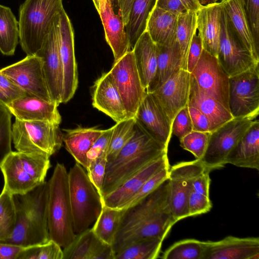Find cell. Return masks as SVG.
Instances as JSON below:
<instances>
[{
	"instance_id": "obj_11",
	"label": "cell",
	"mask_w": 259,
	"mask_h": 259,
	"mask_svg": "<svg viewBox=\"0 0 259 259\" xmlns=\"http://www.w3.org/2000/svg\"><path fill=\"white\" fill-rule=\"evenodd\" d=\"M253 120L233 118L210 132L205 152L200 160L204 165L210 171L223 167L228 154Z\"/></svg>"
},
{
	"instance_id": "obj_41",
	"label": "cell",
	"mask_w": 259,
	"mask_h": 259,
	"mask_svg": "<svg viewBox=\"0 0 259 259\" xmlns=\"http://www.w3.org/2000/svg\"><path fill=\"white\" fill-rule=\"evenodd\" d=\"M16 222V212L13 195L3 188L0 194V242L11 237Z\"/></svg>"
},
{
	"instance_id": "obj_31",
	"label": "cell",
	"mask_w": 259,
	"mask_h": 259,
	"mask_svg": "<svg viewBox=\"0 0 259 259\" xmlns=\"http://www.w3.org/2000/svg\"><path fill=\"white\" fill-rule=\"evenodd\" d=\"M132 50L141 81L146 91L154 77L156 70V45L145 30L139 38Z\"/></svg>"
},
{
	"instance_id": "obj_52",
	"label": "cell",
	"mask_w": 259,
	"mask_h": 259,
	"mask_svg": "<svg viewBox=\"0 0 259 259\" xmlns=\"http://www.w3.org/2000/svg\"><path fill=\"white\" fill-rule=\"evenodd\" d=\"M203 49L202 40L195 34L192 39L187 58L186 70L191 73L197 63Z\"/></svg>"
},
{
	"instance_id": "obj_22",
	"label": "cell",
	"mask_w": 259,
	"mask_h": 259,
	"mask_svg": "<svg viewBox=\"0 0 259 259\" xmlns=\"http://www.w3.org/2000/svg\"><path fill=\"white\" fill-rule=\"evenodd\" d=\"M92 105L116 123L128 118L121 96L109 72L103 73L95 82Z\"/></svg>"
},
{
	"instance_id": "obj_15",
	"label": "cell",
	"mask_w": 259,
	"mask_h": 259,
	"mask_svg": "<svg viewBox=\"0 0 259 259\" xmlns=\"http://www.w3.org/2000/svg\"><path fill=\"white\" fill-rule=\"evenodd\" d=\"M217 58L221 66L229 77L258 66L259 63L239 42L229 27L223 9Z\"/></svg>"
},
{
	"instance_id": "obj_51",
	"label": "cell",
	"mask_w": 259,
	"mask_h": 259,
	"mask_svg": "<svg viewBox=\"0 0 259 259\" xmlns=\"http://www.w3.org/2000/svg\"><path fill=\"white\" fill-rule=\"evenodd\" d=\"M211 207L212 203L209 196L191 191L188 200L190 217L207 213Z\"/></svg>"
},
{
	"instance_id": "obj_38",
	"label": "cell",
	"mask_w": 259,
	"mask_h": 259,
	"mask_svg": "<svg viewBox=\"0 0 259 259\" xmlns=\"http://www.w3.org/2000/svg\"><path fill=\"white\" fill-rule=\"evenodd\" d=\"M196 30L197 12L186 11L179 15L176 40L181 50L182 69L185 70L189 48Z\"/></svg>"
},
{
	"instance_id": "obj_18",
	"label": "cell",
	"mask_w": 259,
	"mask_h": 259,
	"mask_svg": "<svg viewBox=\"0 0 259 259\" xmlns=\"http://www.w3.org/2000/svg\"><path fill=\"white\" fill-rule=\"evenodd\" d=\"M136 123L157 142L168 148L171 123L151 93H146L135 116Z\"/></svg>"
},
{
	"instance_id": "obj_48",
	"label": "cell",
	"mask_w": 259,
	"mask_h": 259,
	"mask_svg": "<svg viewBox=\"0 0 259 259\" xmlns=\"http://www.w3.org/2000/svg\"><path fill=\"white\" fill-rule=\"evenodd\" d=\"M193 131L188 105L181 109L175 116L171 124V134L180 139Z\"/></svg>"
},
{
	"instance_id": "obj_1",
	"label": "cell",
	"mask_w": 259,
	"mask_h": 259,
	"mask_svg": "<svg viewBox=\"0 0 259 259\" xmlns=\"http://www.w3.org/2000/svg\"><path fill=\"white\" fill-rule=\"evenodd\" d=\"M168 189L167 179L139 202L125 209L112 245L115 254L140 239H165L177 223L168 206Z\"/></svg>"
},
{
	"instance_id": "obj_34",
	"label": "cell",
	"mask_w": 259,
	"mask_h": 259,
	"mask_svg": "<svg viewBox=\"0 0 259 259\" xmlns=\"http://www.w3.org/2000/svg\"><path fill=\"white\" fill-rule=\"evenodd\" d=\"M125 209L103 206L92 229L102 241L112 246Z\"/></svg>"
},
{
	"instance_id": "obj_4",
	"label": "cell",
	"mask_w": 259,
	"mask_h": 259,
	"mask_svg": "<svg viewBox=\"0 0 259 259\" xmlns=\"http://www.w3.org/2000/svg\"><path fill=\"white\" fill-rule=\"evenodd\" d=\"M48 182V224L50 239L64 248L73 241L76 234L69 198L68 171L63 164H56Z\"/></svg>"
},
{
	"instance_id": "obj_58",
	"label": "cell",
	"mask_w": 259,
	"mask_h": 259,
	"mask_svg": "<svg viewBox=\"0 0 259 259\" xmlns=\"http://www.w3.org/2000/svg\"><path fill=\"white\" fill-rule=\"evenodd\" d=\"M98 13L99 11L100 0H92Z\"/></svg>"
},
{
	"instance_id": "obj_60",
	"label": "cell",
	"mask_w": 259,
	"mask_h": 259,
	"mask_svg": "<svg viewBox=\"0 0 259 259\" xmlns=\"http://www.w3.org/2000/svg\"><path fill=\"white\" fill-rule=\"evenodd\" d=\"M111 3H112V5L113 7V8L114 9L115 8V1L116 0H110Z\"/></svg>"
},
{
	"instance_id": "obj_54",
	"label": "cell",
	"mask_w": 259,
	"mask_h": 259,
	"mask_svg": "<svg viewBox=\"0 0 259 259\" xmlns=\"http://www.w3.org/2000/svg\"><path fill=\"white\" fill-rule=\"evenodd\" d=\"M155 7L178 15L187 11L180 0H156Z\"/></svg>"
},
{
	"instance_id": "obj_39",
	"label": "cell",
	"mask_w": 259,
	"mask_h": 259,
	"mask_svg": "<svg viewBox=\"0 0 259 259\" xmlns=\"http://www.w3.org/2000/svg\"><path fill=\"white\" fill-rule=\"evenodd\" d=\"M136 130L135 118H130L116 122L113 131L107 153V162L114 158L134 135Z\"/></svg>"
},
{
	"instance_id": "obj_53",
	"label": "cell",
	"mask_w": 259,
	"mask_h": 259,
	"mask_svg": "<svg viewBox=\"0 0 259 259\" xmlns=\"http://www.w3.org/2000/svg\"><path fill=\"white\" fill-rule=\"evenodd\" d=\"M191 119L193 131L202 132H211V126L208 117L197 108L188 106Z\"/></svg>"
},
{
	"instance_id": "obj_35",
	"label": "cell",
	"mask_w": 259,
	"mask_h": 259,
	"mask_svg": "<svg viewBox=\"0 0 259 259\" xmlns=\"http://www.w3.org/2000/svg\"><path fill=\"white\" fill-rule=\"evenodd\" d=\"M19 41L18 21L9 7L0 5V52L14 55Z\"/></svg>"
},
{
	"instance_id": "obj_43",
	"label": "cell",
	"mask_w": 259,
	"mask_h": 259,
	"mask_svg": "<svg viewBox=\"0 0 259 259\" xmlns=\"http://www.w3.org/2000/svg\"><path fill=\"white\" fill-rule=\"evenodd\" d=\"M11 118L8 108L0 103V165L12 151Z\"/></svg>"
},
{
	"instance_id": "obj_19",
	"label": "cell",
	"mask_w": 259,
	"mask_h": 259,
	"mask_svg": "<svg viewBox=\"0 0 259 259\" xmlns=\"http://www.w3.org/2000/svg\"><path fill=\"white\" fill-rule=\"evenodd\" d=\"M191 73L181 69L151 93L168 117L172 120L183 108L188 105Z\"/></svg>"
},
{
	"instance_id": "obj_7",
	"label": "cell",
	"mask_w": 259,
	"mask_h": 259,
	"mask_svg": "<svg viewBox=\"0 0 259 259\" xmlns=\"http://www.w3.org/2000/svg\"><path fill=\"white\" fill-rule=\"evenodd\" d=\"M73 228L80 233L94 223L103 207L102 198L84 168L76 162L68 172Z\"/></svg>"
},
{
	"instance_id": "obj_44",
	"label": "cell",
	"mask_w": 259,
	"mask_h": 259,
	"mask_svg": "<svg viewBox=\"0 0 259 259\" xmlns=\"http://www.w3.org/2000/svg\"><path fill=\"white\" fill-rule=\"evenodd\" d=\"M210 133L192 131L180 139L181 147L200 160L207 146Z\"/></svg>"
},
{
	"instance_id": "obj_9",
	"label": "cell",
	"mask_w": 259,
	"mask_h": 259,
	"mask_svg": "<svg viewBox=\"0 0 259 259\" xmlns=\"http://www.w3.org/2000/svg\"><path fill=\"white\" fill-rule=\"evenodd\" d=\"M207 169L198 159L181 162L169 167L168 206L177 222L190 217L188 200L192 182Z\"/></svg>"
},
{
	"instance_id": "obj_36",
	"label": "cell",
	"mask_w": 259,
	"mask_h": 259,
	"mask_svg": "<svg viewBox=\"0 0 259 259\" xmlns=\"http://www.w3.org/2000/svg\"><path fill=\"white\" fill-rule=\"evenodd\" d=\"M156 0H134L130 18L125 26L132 50L146 30L149 15L155 7Z\"/></svg>"
},
{
	"instance_id": "obj_21",
	"label": "cell",
	"mask_w": 259,
	"mask_h": 259,
	"mask_svg": "<svg viewBox=\"0 0 259 259\" xmlns=\"http://www.w3.org/2000/svg\"><path fill=\"white\" fill-rule=\"evenodd\" d=\"M203 259H258L259 238L228 236L217 241H205Z\"/></svg>"
},
{
	"instance_id": "obj_27",
	"label": "cell",
	"mask_w": 259,
	"mask_h": 259,
	"mask_svg": "<svg viewBox=\"0 0 259 259\" xmlns=\"http://www.w3.org/2000/svg\"><path fill=\"white\" fill-rule=\"evenodd\" d=\"M228 23L240 44L259 62L256 45L245 13L242 0H221Z\"/></svg>"
},
{
	"instance_id": "obj_45",
	"label": "cell",
	"mask_w": 259,
	"mask_h": 259,
	"mask_svg": "<svg viewBox=\"0 0 259 259\" xmlns=\"http://www.w3.org/2000/svg\"><path fill=\"white\" fill-rule=\"evenodd\" d=\"M170 166L160 170L149 179L138 191L120 209L131 207L144 199L168 179Z\"/></svg>"
},
{
	"instance_id": "obj_6",
	"label": "cell",
	"mask_w": 259,
	"mask_h": 259,
	"mask_svg": "<svg viewBox=\"0 0 259 259\" xmlns=\"http://www.w3.org/2000/svg\"><path fill=\"white\" fill-rule=\"evenodd\" d=\"M45 154L12 151L0 165L3 188L14 195L26 194L45 182L51 166Z\"/></svg>"
},
{
	"instance_id": "obj_57",
	"label": "cell",
	"mask_w": 259,
	"mask_h": 259,
	"mask_svg": "<svg viewBox=\"0 0 259 259\" xmlns=\"http://www.w3.org/2000/svg\"><path fill=\"white\" fill-rule=\"evenodd\" d=\"M187 11L197 12L203 6L200 0H180Z\"/></svg>"
},
{
	"instance_id": "obj_28",
	"label": "cell",
	"mask_w": 259,
	"mask_h": 259,
	"mask_svg": "<svg viewBox=\"0 0 259 259\" xmlns=\"http://www.w3.org/2000/svg\"><path fill=\"white\" fill-rule=\"evenodd\" d=\"M226 164L259 169V121L254 120L228 154Z\"/></svg>"
},
{
	"instance_id": "obj_12",
	"label": "cell",
	"mask_w": 259,
	"mask_h": 259,
	"mask_svg": "<svg viewBox=\"0 0 259 259\" xmlns=\"http://www.w3.org/2000/svg\"><path fill=\"white\" fill-rule=\"evenodd\" d=\"M109 72L121 96L128 118H135L147 92L141 81L133 50L114 61Z\"/></svg>"
},
{
	"instance_id": "obj_47",
	"label": "cell",
	"mask_w": 259,
	"mask_h": 259,
	"mask_svg": "<svg viewBox=\"0 0 259 259\" xmlns=\"http://www.w3.org/2000/svg\"><path fill=\"white\" fill-rule=\"evenodd\" d=\"M27 95L21 89L0 71V103L6 107Z\"/></svg>"
},
{
	"instance_id": "obj_59",
	"label": "cell",
	"mask_w": 259,
	"mask_h": 259,
	"mask_svg": "<svg viewBox=\"0 0 259 259\" xmlns=\"http://www.w3.org/2000/svg\"><path fill=\"white\" fill-rule=\"evenodd\" d=\"M201 4H208L209 3H216L219 0H200Z\"/></svg>"
},
{
	"instance_id": "obj_3",
	"label": "cell",
	"mask_w": 259,
	"mask_h": 259,
	"mask_svg": "<svg viewBox=\"0 0 259 259\" xmlns=\"http://www.w3.org/2000/svg\"><path fill=\"white\" fill-rule=\"evenodd\" d=\"M165 153H167V148L153 139L136 123L133 137L114 158L107 162L102 198L149 162Z\"/></svg>"
},
{
	"instance_id": "obj_2",
	"label": "cell",
	"mask_w": 259,
	"mask_h": 259,
	"mask_svg": "<svg viewBox=\"0 0 259 259\" xmlns=\"http://www.w3.org/2000/svg\"><path fill=\"white\" fill-rule=\"evenodd\" d=\"M49 185L45 182L23 195H13L16 222L11 237L2 242L27 247L48 242Z\"/></svg>"
},
{
	"instance_id": "obj_29",
	"label": "cell",
	"mask_w": 259,
	"mask_h": 259,
	"mask_svg": "<svg viewBox=\"0 0 259 259\" xmlns=\"http://www.w3.org/2000/svg\"><path fill=\"white\" fill-rule=\"evenodd\" d=\"M188 106L197 108L208 117L211 132L233 118L228 109L199 88L191 74Z\"/></svg>"
},
{
	"instance_id": "obj_26",
	"label": "cell",
	"mask_w": 259,
	"mask_h": 259,
	"mask_svg": "<svg viewBox=\"0 0 259 259\" xmlns=\"http://www.w3.org/2000/svg\"><path fill=\"white\" fill-rule=\"evenodd\" d=\"M222 11V4L220 2L203 5L197 12V29L203 49L216 57L219 46Z\"/></svg>"
},
{
	"instance_id": "obj_5",
	"label": "cell",
	"mask_w": 259,
	"mask_h": 259,
	"mask_svg": "<svg viewBox=\"0 0 259 259\" xmlns=\"http://www.w3.org/2000/svg\"><path fill=\"white\" fill-rule=\"evenodd\" d=\"M64 10L63 0H25L19 10V43L27 55L40 49L56 16Z\"/></svg>"
},
{
	"instance_id": "obj_32",
	"label": "cell",
	"mask_w": 259,
	"mask_h": 259,
	"mask_svg": "<svg viewBox=\"0 0 259 259\" xmlns=\"http://www.w3.org/2000/svg\"><path fill=\"white\" fill-rule=\"evenodd\" d=\"M63 142L66 149L76 162L85 169L88 166L87 154L104 130L96 127L78 126L74 129L63 130Z\"/></svg>"
},
{
	"instance_id": "obj_56",
	"label": "cell",
	"mask_w": 259,
	"mask_h": 259,
	"mask_svg": "<svg viewBox=\"0 0 259 259\" xmlns=\"http://www.w3.org/2000/svg\"><path fill=\"white\" fill-rule=\"evenodd\" d=\"M134 1L116 0L115 1V8L116 9V14L121 18L125 26L129 20Z\"/></svg>"
},
{
	"instance_id": "obj_42",
	"label": "cell",
	"mask_w": 259,
	"mask_h": 259,
	"mask_svg": "<svg viewBox=\"0 0 259 259\" xmlns=\"http://www.w3.org/2000/svg\"><path fill=\"white\" fill-rule=\"evenodd\" d=\"M62 248L55 241L24 247L18 259H63Z\"/></svg>"
},
{
	"instance_id": "obj_49",
	"label": "cell",
	"mask_w": 259,
	"mask_h": 259,
	"mask_svg": "<svg viewBox=\"0 0 259 259\" xmlns=\"http://www.w3.org/2000/svg\"><path fill=\"white\" fill-rule=\"evenodd\" d=\"M255 43L259 48V0H242Z\"/></svg>"
},
{
	"instance_id": "obj_17",
	"label": "cell",
	"mask_w": 259,
	"mask_h": 259,
	"mask_svg": "<svg viewBox=\"0 0 259 259\" xmlns=\"http://www.w3.org/2000/svg\"><path fill=\"white\" fill-rule=\"evenodd\" d=\"M59 14L55 18L40 49L35 54L42 62V69L53 102L62 103L63 75L58 41Z\"/></svg>"
},
{
	"instance_id": "obj_20",
	"label": "cell",
	"mask_w": 259,
	"mask_h": 259,
	"mask_svg": "<svg viewBox=\"0 0 259 259\" xmlns=\"http://www.w3.org/2000/svg\"><path fill=\"white\" fill-rule=\"evenodd\" d=\"M165 153L149 162L122 185L102 198L103 206L121 208L152 176L163 168L169 166Z\"/></svg>"
},
{
	"instance_id": "obj_16",
	"label": "cell",
	"mask_w": 259,
	"mask_h": 259,
	"mask_svg": "<svg viewBox=\"0 0 259 259\" xmlns=\"http://www.w3.org/2000/svg\"><path fill=\"white\" fill-rule=\"evenodd\" d=\"M191 74L201 90L217 100L229 110L230 77L223 69L216 57L203 49Z\"/></svg>"
},
{
	"instance_id": "obj_23",
	"label": "cell",
	"mask_w": 259,
	"mask_h": 259,
	"mask_svg": "<svg viewBox=\"0 0 259 259\" xmlns=\"http://www.w3.org/2000/svg\"><path fill=\"white\" fill-rule=\"evenodd\" d=\"M98 14L101 18L107 44L112 51L114 61L131 50L125 26L121 18L115 12L110 0H100Z\"/></svg>"
},
{
	"instance_id": "obj_10",
	"label": "cell",
	"mask_w": 259,
	"mask_h": 259,
	"mask_svg": "<svg viewBox=\"0 0 259 259\" xmlns=\"http://www.w3.org/2000/svg\"><path fill=\"white\" fill-rule=\"evenodd\" d=\"M228 104L233 118L254 119L258 115V65L229 77Z\"/></svg>"
},
{
	"instance_id": "obj_50",
	"label": "cell",
	"mask_w": 259,
	"mask_h": 259,
	"mask_svg": "<svg viewBox=\"0 0 259 259\" xmlns=\"http://www.w3.org/2000/svg\"><path fill=\"white\" fill-rule=\"evenodd\" d=\"M112 131L113 126L108 129L104 130L102 134L94 142L87 154L88 164L100 156L103 155H107Z\"/></svg>"
},
{
	"instance_id": "obj_25",
	"label": "cell",
	"mask_w": 259,
	"mask_h": 259,
	"mask_svg": "<svg viewBox=\"0 0 259 259\" xmlns=\"http://www.w3.org/2000/svg\"><path fill=\"white\" fill-rule=\"evenodd\" d=\"M63 252V259H115L112 246L100 240L91 228L76 234Z\"/></svg>"
},
{
	"instance_id": "obj_33",
	"label": "cell",
	"mask_w": 259,
	"mask_h": 259,
	"mask_svg": "<svg viewBox=\"0 0 259 259\" xmlns=\"http://www.w3.org/2000/svg\"><path fill=\"white\" fill-rule=\"evenodd\" d=\"M157 63L154 77L146 91L151 93L163 84L174 74L182 69V55L176 40L171 46L156 45Z\"/></svg>"
},
{
	"instance_id": "obj_14",
	"label": "cell",
	"mask_w": 259,
	"mask_h": 259,
	"mask_svg": "<svg viewBox=\"0 0 259 259\" xmlns=\"http://www.w3.org/2000/svg\"><path fill=\"white\" fill-rule=\"evenodd\" d=\"M58 41L63 75L62 103H66L75 94L78 86V77L75 56L73 29L64 9L59 16Z\"/></svg>"
},
{
	"instance_id": "obj_24",
	"label": "cell",
	"mask_w": 259,
	"mask_h": 259,
	"mask_svg": "<svg viewBox=\"0 0 259 259\" xmlns=\"http://www.w3.org/2000/svg\"><path fill=\"white\" fill-rule=\"evenodd\" d=\"M58 107L54 102L29 95L17 99L7 106L16 119L47 121L59 125L62 119Z\"/></svg>"
},
{
	"instance_id": "obj_30",
	"label": "cell",
	"mask_w": 259,
	"mask_h": 259,
	"mask_svg": "<svg viewBox=\"0 0 259 259\" xmlns=\"http://www.w3.org/2000/svg\"><path fill=\"white\" fill-rule=\"evenodd\" d=\"M178 16L154 7L148 18L146 31L156 45L169 46L175 42Z\"/></svg>"
},
{
	"instance_id": "obj_40",
	"label": "cell",
	"mask_w": 259,
	"mask_h": 259,
	"mask_svg": "<svg viewBox=\"0 0 259 259\" xmlns=\"http://www.w3.org/2000/svg\"><path fill=\"white\" fill-rule=\"evenodd\" d=\"M205 241L194 239L179 241L168 248L161 258L163 259H203Z\"/></svg>"
},
{
	"instance_id": "obj_46",
	"label": "cell",
	"mask_w": 259,
	"mask_h": 259,
	"mask_svg": "<svg viewBox=\"0 0 259 259\" xmlns=\"http://www.w3.org/2000/svg\"><path fill=\"white\" fill-rule=\"evenodd\" d=\"M106 157V155L98 157L89 163L85 169L90 180L101 196L107 164Z\"/></svg>"
},
{
	"instance_id": "obj_13",
	"label": "cell",
	"mask_w": 259,
	"mask_h": 259,
	"mask_svg": "<svg viewBox=\"0 0 259 259\" xmlns=\"http://www.w3.org/2000/svg\"><path fill=\"white\" fill-rule=\"evenodd\" d=\"M27 95L53 102L40 58L27 55L23 59L0 70Z\"/></svg>"
},
{
	"instance_id": "obj_55",
	"label": "cell",
	"mask_w": 259,
	"mask_h": 259,
	"mask_svg": "<svg viewBox=\"0 0 259 259\" xmlns=\"http://www.w3.org/2000/svg\"><path fill=\"white\" fill-rule=\"evenodd\" d=\"M24 247L0 242V259H18Z\"/></svg>"
},
{
	"instance_id": "obj_37",
	"label": "cell",
	"mask_w": 259,
	"mask_h": 259,
	"mask_svg": "<svg viewBox=\"0 0 259 259\" xmlns=\"http://www.w3.org/2000/svg\"><path fill=\"white\" fill-rule=\"evenodd\" d=\"M163 240L157 237L136 240L115 254V259H156L159 257Z\"/></svg>"
},
{
	"instance_id": "obj_8",
	"label": "cell",
	"mask_w": 259,
	"mask_h": 259,
	"mask_svg": "<svg viewBox=\"0 0 259 259\" xmlns=\"http://www.w3.org/2000/svg\"><path fill=\"white\" fill-rule=\"evenodd\" d=\"M63 135L59 125L50 122L15 118L12 125V141L15 148L20 152L50 157L61 147Z\"/></svg>"
}]
</instances>
